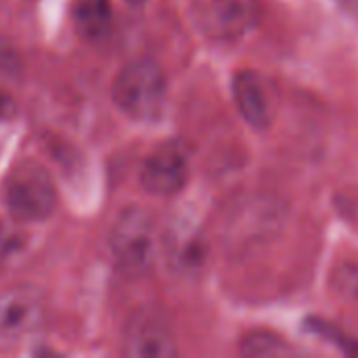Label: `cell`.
Instances as JSON below:
<instances>
[{
  "instance_id": "1",
  "label": "cell",
  "mask_w": 358,
  "mask_h": 358,
  "mask_svg": "<svg viewBox=\"0 0 358 358\" xmlns=\"http://www.w3.org/2000/svg\"><path fill=\"white\" fill-rule=\"evenodd\" d=\"M166 96V73L151 59L128 63L113 82V101L132 120L157 117L164 109Z\"/></svg>"
},
{
  "instance_id": "2",
  "label": "cell",
  "mask_w": 358,
  "mask_h": 358,
  "mask_svg": "<svg viewBox=\"0 0 358 358\" xmlns=\"http://www.w3.org/2000/svg\"><path fill=\"white\" fill-rule=\"evenodd\" d=\"M2 199L15 220L38 222L52 214L57 187L44 166L27 159L17 164L4 178Z\"/></svg>"
},
{
  "instance_id": "3",
  "label": "cell",
  "mask_w": 358,
  "mask_h": 358,
  "mask_svg": "<svg viewBox=\"0 0 358 358\" xmlns=\"http://www.w3.org/2000/svg\"><path fill=\"white\" fill-rule=\"evenodd\" d=\"M109 248L115 264L128 275H143L155 260L157 237L153 218L138 206L126 208L111 229Z\"/></svg>"
},
{
  "instance_id": "4",
  "label": "cell",
  "mask_w": 358,
  "mask_h": 358,
  "mask_svg": "<svg viewBox=\"0 0 358 358\" xmlns=\"http://www.w3.org/2000/svg\"><path fill=\"white\" fill-rule=\"evenodd\" d=\"M48 304L34 285L0 292V350H15L38 336L46 323Z\"/></svg>"
},
{
  "instance_id": "5",
  "label": "cell",
  "mask_w": 358,
  "mask_h": 358,
  "mask_svg": "<svg viewBox=\"0 0 358 358\" xmlns=\"http://www.w3.org/2000/svg\"><path fill=\"white\" fill-rule=\"evenodd\" d=\"M193 19L199 31L214 42L245 38L260 23L258 0H193Z\"/></svg>"
},
{
  "instance_id": "6",
  "label": "cell",
  "mask_w": 358,
  "mask_h": 358,
  "mask_svg": "<svg viewBox=\"0 0 358 358\" xmlns=\"http://www.w3.org/2000/svg\"><path fill=\"white\" fill-rule=\"evenodd\" d=\"M124 355L130 358H172L178 355L168 315L155 306L138 308L124 329Z\"/></svg>"
},
{
  "instance_id": "7",
  "label": "cell",
  "mask_w": 358,
  "mask_h": 358,
  "mask_svg": "<svg viewBox=\"0 0 358 358\" xmlns=\"http://www.w3.org/2000/svg\"><path fill=\"white\" fill-rule=\"evenodd\" d=\"M191 174V155L185 143L168 141L155 147L143 164L141 182L147 193L172 197L185 189Z\"/></svg>"
},
{
  "instance_id": "8",
  "label": "cell",
  "mask_w": 358,
  "mask_h": 358,
  "mask_svg": "<svg viewBox=\"0 0 358 358\" xmlns=\"http://www.w3.org/2000/svg\"><path fill=\"white\" fill-rule=\"evenodd\" d=\"M233 99L239 115L256 130L271 128L277 99L268 78L256 69H241L233 78Z\"/></svg>"
},
{
  "instance_id": "9",
  "label": "cell",
  "mask_w": 358,
  "mask_h": 358,
  "mask_svg": "<svg viewBox=\"0 0 358 358\" xmlns=\"http://www.w3.org/2000/svg\"><path fill=\"white\" fill-rule=\"evenodd\" d=\"M73 27L86 42H103L113 27V8L109 0H76Z\"/></svg>"
},
{
  "instance_id": "10",
  "label": "cell",
  "mask_w": 358,
  "mask_h": 358,
  "mask_svg": "<svg viewBox=\"0 0 358 358\" xmlns=\"http://www.w3.org/2000/svg\"><path fill=\"white\" fill-rule=\"evenodd\" d=\"M239 352H241L243 357L264 358L289 355L292 348L287 346V342H285L281 336H277V334H273V331L256 329V331H250L248 336L241 338Z\"/></svg>"
},
{
  "instance_id": "11",
  "label": "cell",
  "mask_w": 358,
  "mask_h": 358,
  "mask_svg": "<svg viewBox=\"0 0 358 358\" xmlns=\"http://www.w3.org/2000/svg\"><path fill=\"white\" fill-rule=\"evenodd\" d=\"M23 245H25L23 233L15 224L0 220V268L6 262H10L13 258H17V254L23 250Z\"/></svg>"
},
{
  "instance_id": "12",
  "label": "cell",
  "mask_w": 358,
  "mask_h": 358,
  "mask_svg": "<svg viewBox=\"0 0 358 358\" xmlns=\"http://www.w3.org/2000/svg\"><path fill=\"white\" fill-rule=\"evenodd\" d=\"M15 113V103L8 94L0 92V122L2 120H8L10 115Z\"/></svg>"
},
{
  "instance_id": "13",
  "label": "cell",
  "mask_w": 358,
  "mask_h": 358,
  "mask_svg": "<svg viewBox=\"0 0 358 358\" xmlns=\"http://www.w3.org/2000/svg\"><path fill=\"white\" fill-rule=\"evenodd\" d=\"M342 8H346V10H350V13H355L358 15V0H336Z\"/></svg>"
}]
</instances>
